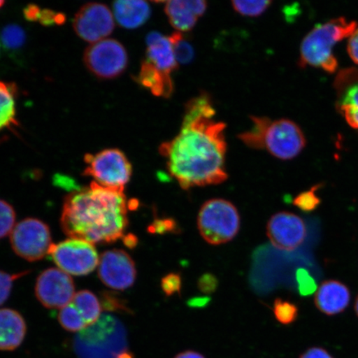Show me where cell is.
I'll return each mask as SVG.
<instances>
[{
    "mask_svg": "<svg viewBox=\"0 0 358 358\" xmlns=\"http://www.w3.org/2000/svg\"><path fill=\"white\" fill-rule=\"evenodd\" d=\"M215 115L211 97L201 93L187 103L180 131L159 146L169 173L182 189L220 185L228 178L226 124Z\"/></svg>",
    "mask_w": 358,
    "mask_h": 358,
    "instance_id": "cell-1",
    "label": "cell"
},
{
    "mask_svg": "<svg viewBox=\"0 0 358 358\" xmlns=\"http://www.w3.org/2000/svg\"><path fill=\"white\" fill-rule=\"evenodd\" d=\"M124 191L92 182L89 187L70 192L62 207V231L70 238L93 245L122 238L129 226V203Z\"/></svg>",
    "mask_w": 358,
    "mask_h": 358,
    "instance_id": "cell-2",
    "label": "cell"
},
{
    "mask_svg": "<svg viewBox=\"0 0 358 358\" xmlns=\"http://www.w3.org/2000/svg\"><path fill=\"white\" fill-rule=\"evenodd\" d=\"M250 120L252 128L238 138L252 149L266 150L277 159L289 160L301 154L306 145L302 129L292 120H273L266 116H252Z\"/></svg>",
    "mask_w": 358,
    "mask_h": 358,
    "instance_id": "cell-3",
    "label": "cell"
},
{
    "mask_svg": "<svg viewBox=\"0 0 358 358\" xmlns=\"http://www.w3.org/2000/svg\"><path fill=\"white\" fill-rule=\"evenodd\" d=\"M356 29L357 22L345 17L317 25L303 39L299 66L317 67L327 73H334L338 64L334 55V48L342 40L350 38Z\"/></svg>",
    "mask_w": 358,
    "mask_h": 358,
    "instance_id": "cell-4",
    "label": "cell"
},
{
    "mask_svg": "<svg viewBox=\"0 0 358 358\" xmlns=\"http://www.w3.org/2000/svg\"><path fill=\"white\" fill-rule=\"evenodd\" d=\"M74 347L80 358H118L127 351V331L116 317L103 315L76 336Z\"/></svg>",
    "mask_w": 358,
    "mask_h": 358,
    "instance_id": "cell-5",
    "label": "cell"
},
{
    "mask_svg": "<svg viewBox=\"0 0 358 358\" xmlns=\"http://www.w3.org/2000/svg\"><path fill=\"white\" fill-rule=\"evenodd\" d=\"M240 215L234 204L224 199H211L201 206L198 217L200 234L208 243H228L238 234Z\"/></svg>",
    "mask_w": 358,
    "mask_h": 358,
    "instance_id": "cell-6",
    "label": "cell"
},
{
    "mask_svg": "<svg viewBox=\"0 0 358 358\" xmlns=\"http://www.w3.org/2000/svg\"><path fill=\"white\" fill-rule=\"evenodd\" d=\"M87 166L83 176L92 177L97 185L112 189L124 190L131 180L132 165L122 150L108 149L84 157Z\"/></svg>",
    "mask_w": 358,
    "mask_h": 358,
    "instance_id": "cell-7",
    "label": "cell"
},
{
    "mask_svg": "<svg viewBox=\"0 0 358 358\" xmlns=\"http://www.w3.org/2000/svg\"><path fill=\"white\" fill-rule=\"evenodd\" d=\"M10 243L17 256L30 262H38L46 257L51 249V231L43 221L26 218L13 228Z\"/></svg>",
    "mask_w": 358,
    "mask_h": 358,
    "instance_id": "cell-8",
    "label": "cell"
},
{
    "mask_svg": "<svg viewBox=\"0 0 358 358\" xmlns=\"http://www.w3.org/2000/svg\"><path fill=\"white\" fill-rule=\"evenodd\" d=\"M48 255L58 268L69 275H89L99 265L95 246L88 241L70 238L52 244Z\"/></svg>",
    "mask_w": 358,
    "mask_h": 358,
    "instance_id": "cell-9",
    "label": "cell"
},
{
    "mask_svg": "<svg viewBox=\"0 0 358 358\" xmlns=\"http://www.w3.org/2000/svg\"><path fill=\"white\" fill-rule=\"evenodd\" d=\"M87 69L98 78H118L128 66V55L122 43L115 39H104L93 43L84 53Z\"/></svg>",
    "mask_w": 358,
    "mask_h": 358,
    "instance_id": "cell-10",
    "label": "cell"
},
{
    "mask_svg": "<svg viewBox=\"0 0 358 358\" xmlns=\"http://www.w3.org/2000/svg\"><path fill=\"white\" fill-rule=\"evenodd\" d=\"M73 29L84 41L96 43L106 39L113 32L114 15L105 4L87 3L76 13Z\"/></svg>",
    "mask_w": 358,
    "mask_h": 358,
    "instance_id": "cell-11",
    "label": "cell"
},
{
    "mask_svg": "<svg viewBox=\"0 0 358 358\" xmlns=\"http://www.w3.org/2000/svg\"><path fill=\"white\" fill-rule=\"evenodd\" d=\"M75 284L71 277L57 268H49L38 277L35 294L48 308H62L73 301Z\"/></svg>",
    "mask_w": 358,
    "mask_h": 358,
    "instance_id": "cell-12",
    "label": "cell"
},
{
    "mask_svg": "<svg viewBox=\"0 0 358 358\" xmlns=\"http://www.w3.org/2000/svg\"><path fill=\"white\" fill-rule=\"evenodd\" d=\"M136 263L123 250H110L103 253L98 265V275L109 288L124 290L131 287L136 280Z\"/></svg>",
    "mask_w": 358,
    "mask_h": 358,
    "instance_id": "cell-13",
    "label": "cell"
},
{
    "mask_svg": "<svg viewBox=\"0 0 358 358\" xmlns=\"http://www.w3.org/2000/svg\"><path fill=\"white\" fill-rule=\"evenodd\" d=\"M266 234L275 248L293 252L303 243L307 229L301 217L293 213L281 212L273 215L268 222Z\"/></svg>",
    "mask_w": 358,
    "mask_h": 358,
    "instance_id": "cell-14",
    "label": "cell"
},
{
    "mask_svg": "<svg viewBox=\"0 0 358 358\" xmlns=\"http://www.w3.org/2000/svg\"><path fill=\"white\" fill-rule=\"evenodd\" d=\"M207 8L208 3L203 0H173L165 2L164 11L177 32L185 33L194 28Z\"/></svg>",
    "mask_w": 358,
    "mask_h": 358,
    "instance_id": "cell-15",
    "label": "cell"
},
{
    "mask_svg": "<svg viewBox=\"0 0 358 358\" xmlns=\"http://www.w3.org/2000/svg\"><path fill=\"white\" fill-rule=\"evenodd\" d=\"M350 299V290L347 285L338 280H327L317 289L315 302L317 310L331 316L345 310Z\"/></svg>",
    "mask_w": 358,
    "mask_h": 358,
    "instance_id": "cell-16",
    "label": "cell"
},
{
    "mask_svg": "<svg viewBox=\"0 0 358 358\" xmlns=\"http://www.w3.org/2000/svg\"><path fill=\"white\" fill-rule=\"evenodd\" d=\"M27 325L19 312L10 308L0 310V351H13L24 342Z\"/></svg>",
    "mask_w": 358,
    "mask_h": 358,
    "instance_id": "cell-17",
    "label": "cell"
},
{
    "mask_svg": "<svg viewBox=\"0 0 358 358\" xmlns=\"http://www.w3.org/2000/svg\"><path fill=\"white\" fill-rule=\"evenodd\" d=\"M113 10L118 24L127 29L144 25L151 15L149 3L141 0H120L113 3Z\"/></svg>",
    "mask_w": 358,
    "mask_h": 358,
    "instance_id": "cell-18",
    "label": "cell"
},
{
    "mask_svg": "<svg viewBox=\"0 0 358 358\" xmlns=\"http://www.w3.org/2000/svg\"><path fill=\"white\" fill-rule=\"evenodd\" d=\"M137 80L141 86L149 89L155 96L169 98L173 93L172 76L157 69L145 59L142 62Z\"/></svg>",
    "mask_w": 358,
    "mask_h": 358,
    "instance_id": "cell-19",
    "label": "cell"
},
{
    "mask_svg": "<svg viewBox=\"0 0 358 358\" xmlns=\"http://www.w3.org/2000/svg\"><path fill=\"white\" fill-rule=\"evenodd\" d=\"M71 303L78 308L87 328L95 324L101 317V303L99 299L91 291L80 290L76 293Z\"/></svg>",
    "mask_w": 358,
    "mask_h": 358,
    "instance_id": "cell-20",
    "label": "cell"
},
{
    "mask_svg": "<svg viewBox=\"0 0 358 358\" xmlns=\"http://www.w3.org/2000/svg\"><path fill=\"white\" fill-rule=\"evenodd\" d=\"M16 87L0 82V131L16 125Z\"/></svg>",
    "mask_w": 358,
    "mask_h": 358,
    "instance_id": "cell-21",
    "label": "cell"
},
{
    "mask_svg": "<svg viewBox=\"0 0 358 358\" xmlns=\"http://www.w3.org/2000/svg\"><path fill=\"white\" fill-rule=\"evenodd\" d=\"M338 109L348 124L358 129V83L347 88L338 102Z\"/></svg>",
    "mask_w": 358,
    "mask_h": 358,
    "instance_id": "cell-22",
    "label": "cell"
},
{
    "mask_svg": "<svg viewBox=\"0 0 358 358\" xmlns=\"http://www.w3.org/2000/svg\"><path fill=\"white\" fill-rule=\"evenodd\" d=\"M58 321L62 328L69 332L79 333L87 328L78 308L71 302L61 308L59 315H58Z\"/></svg>",
    "mask_w": 358,
    "mask_h": 358,
    "instance_id": "cell-23",
    "label": "cell"
},
{
    "mask_svg": "<svg viewBox=\"0 0 358 358\" xmlns=\"http://www.w3.org/2000/svg\"><path fill=\"white\" fill-rule=\"evenodd\" d=\"M0 41L6 50L10 52L20 51L26 42V34L20 25H7L2 30Z\"/></svg>",
    "mask_w": 358,
    "mask_h": 358,
    "instance_id": "cell-24",
    "label": "cell"
},
{
    "mask_svg": "<svg viewBox=\"0 0 358 358\" xmlns=\"http://www.w3.org/2000/svg\"><path fill=\"white\" fill-rule=\"evenodd\" d=\"M171 41L174 55L178 64H189L194 58V52L192 45L187 41L182 33H173L169 37Z\"/></svg>",
    "mask_w": 358,
    "mask_h": 358,
    "instance_id": "cell-25",
    "label": "cell"
},
{
    "mask_svg": "<svg viewBox=\"0 0 358 358\" xmlns=\"http://www.w3.org/2000/svg\"><path fill=\"white\" fill-rule=\"evenodd\" d=\"M275 319L284 325H289L297 320L299 308L294 303L277 299L274 303Z\"/></svg>",
    "mask_w": 358,
    "mask_h": 358,
    "instance_id": "cell-26",
    "label": "cell"
},
{
    "mask_svg": "<svg viewBox=\"0 0 358 358\" xmlns=\"http://www.w3.org/2000/svg\"><path fill=\"white\" fill-rule=\"evenodd\" d=\"M321 187V185H317L313 186L310 190L299 194L293 201L295 207L306 213L315 211L321 203V199L316 194V192Z\"/></svg>",
    "mask_w": 358,
    "mask_h": 358,
    "instance_id": "cell-27",
    "label": "cell"
},
{
    "mask_svg": "<svg viewBox=\"0 0 358 358\" xmlns=\"http://www.w3.org/2000/svg\"><path fill=\"white\" fill-rule=\"evenodd\" d=\"M16 213L12 205L0 199V240L11 234L15 227Z\"/></svg>",
    "mask_w": 358,
    "mask_h": 358,
    "instance_id": "cell-28",
    "label": "cell"
},
{
    "mask_svg": "<svg viewBox=\"0 0 358 358\" xmlns=\"http://www.w3.org/2000/svg\"><path fill=\"white\" fill-rule=\"evenodd\" d=\"M271 1H232L234 10L245 17H258L265 13Z\"/></svg>",
    "mask_w": 358,
    "mask_h": 358,
    "instance_id": "cell-29",
    "label": "cell"
},
{
    "mask_svg": "<svg viewBox=\"0 0 358 358\" xmlns=\"http://www.w3.org/2000/svg\"><path fill=\"white\" fill-rule=\"evenodd\" d=\"M28 274V271L20 272L19 274L10 275L0 271V306L8 301L11 294L13 282Z\"/></svg>",
    "mask_w": 358,
    "mask_h": 358,
    "instance_id": "cell-30",
    "label": "cell"
},
{
    "mask_svg": "<svg viewBox=\"0 0 358 358\" xmlns=\"http://www.w3.org/2000/svg\"><path fill=\"white\" fill-rule=\"evenodd\" d=\"M299 292L303 296H308L315 292L317 285L313 277L306 268H299L296 272Z\"/></svg>",
    "mask_w": 358,
    "mask_h": 358,
    "instance_id": "cell-31",
    "label": "cell"
},
{
    "mask_svg": "<svg viewBox=\"0 0 358 358\" xmlns=\"http://www.w3.org/2000/svg\"><path fill=\"white\" fill-rule=\"evenodd\" d=\"M161 288L167 296L180 293L182 288L181 275L178 273H170V274L165 275L161 280Z\"/></svg>",
    "mask_w": 358,
    "mask_h": 358,
    "instance_id": "cell-32",
    "label": "cell"
},
{
    "mask_svg": "<svg viewBox=\"0 0 358 358\" xmlns=\"http://www.w3.org/2000/svg\"><path fill=\"white\" fill-rule=\"evenodd\" d=\"M152 234H173L178 231V224L172 218L155 219V222L148 228Z\"/></svg>",
    "mask_w": 358,
    "mask_h": 358,
    "instance_id": "cell-33",
    "label": "cell"
},
{
    "mask_svg": "<svg viewBox=\"0 0 358 358\" xmlns=\"http://www.w3.org/2000/svg\"><path fill=\"white\" fill-rule=\"evenodd\" d=\"M101 306L108 311H129L128 307L125 306V303L122 299L115 297L113 294L110 293L103 294Z\"/></svg>",
    "mask_w": 358,
    "mask_h": 358,
    "instance_id": "cell-34",
    "label": "cell"
},
{
    "mask_svg": "<svg viewBox=\"0 0 358 358\" xmlns=\"http://www.w3.org/2000/svg\"><path fill=\"white\" fill-rule=\"evenodd\" d=\"M65 20V15H62V13L49 10H42L38 22H41L44 26L61 25L64 24Z\"/></svg>",
    "mask_w": 358,
    "mask_h": 358,
    "instance_id": "cell-35",
    "label": "cell"
},
{
    "mask_svg": "<svg viewBox=\"0 0 358 358\" xmlns=\"http://www.w3.org/2000/svg\"><path fill=\"white\" fill-rule=\"evenodd\" d=\"M199 289L203 293H213L217 288L218 280L212 274H204L199 280Z\"/></svg>",
    "mask_w": 358,
    "mask_h": 358,
    "instance_id": "cell-36",
    "label": "cell"
},
{
    "mask_svg": "<svg viewBox=\"0 0 358 358\" xmlns=\"http://www.w3.org/2000/svg\"><path fill=\"white\" fill-rule=\"evenodd\" d=\"M348 52L351 59L358 65V29L355 31L349 38L348 43Z\"/></svg>",
    "mask_w": 358,
    "mask_h": 358,
    "instance_id": "cell-37",
    "label": "cell"
},
{
    "mask_svg": "<svg viewBox=\"0 0 358 358\" xmlns=\"http://www.w3.org/2000/svg\"><path fill=\"white\" fill-rule=\"evenodd\" d=\"M299 358H334L324 348H311L304 352Z\"/></svg>",
    "mask_w": 358,
    "mask_h": 358,
    "instance_id": "cell-38",
    "label": "cell"
},
{
    "mask_svg": "<svg viewBox=\"0 0 358 358\" xmlns=\"http://www.w3.org/2000/svg\"><path fill=\"white\" fill-rule=\"evenodd\" d=\"M42 10L35 4H29L24 10V15L27 20L31 22L38 21L41 15Z\"/></svg>",
    "mask_w": 358,
    "mask_h": 358,
    "instance_id": "cell-39",
    "label": "cell"
},
{
    "mask_svg": "<svg viewBox=\"0 0 358 358\" xmlns=\"http://www.w3.org/2000/svg\"><path fill=\"white\" fill-rule=\"evenodd\" d=\"M173 358H205V357L201 355V353L195 351H185L178 353V355Z\"/></svg>",
    "mask_w": 358,
    "mask_h": 358,
    "instance_id": "cell-40",
    "label": "cell"
},
{
    "mask_svg": "<svg viewBox=\"0 0 358 358\" xmlns=\"http://www.w3.org/2000/svg\"><path fill=\"white\" fill-rule=\"evenodd\" d=\"M124 241V244L127 245L128 246V248H136V246L138 243L137 237L132 234H129L127 236H125Z\"/></svg>",
    "mask_w": 358,
    "mask_h": 358,
    "instance_id": "cell-41",
    "label": "cell"
},
{
    "mask_svg": "<svg viewBox=\"0 0 358 358\" xmlns=\"http://www.w3.org/2000/svg\"><path fill=\"white\" fill-rule=\"evenodd\" d=\"M118 358H134L132 353L129 351L124 352L120 355Z\"/></svg>",
    "mask_w": 358,
    "mask_h": 358,
    "instance_id": "cell-42",
    "label": "cell"
},
{
    "mask_svg": "<svg viewBox=\"0 0 358 358\" xmlns=\"http://www.w3.org/2000/svg\"><path fill=\"white\" fill-rule=\"evenodd\" d=\"M355 308V311H356L357 315L358 316V296L356 299Z\"/></svg>",
    "mask_w": 358,
    "mask_h": 358,
    "instance_id": "cell-43",
    "label": "cell"
},
{
    "mask_svg": "<svg viewBox=\"0 0 358 358\" xmlns=\"http://www.w3.org/2000/svg\"><path fill=\"white\" fill-rule=\"evenodd\" d=\"M4 3H6V2L3 1V0H0V8L3 6Z\"/></svg>",
    "mask_w": 358,
    "mask_h": 358,
    "instance_id": "cell-44",
    "label": "cell"
},
{
    "mask_svg": "<svg viewBox=\"0 0 358 358\" xmlns=\"http://www.w3.org/2000/svg\"><path fill=\"white\" fill-rule=\"evenodd\" d=\"M0 50H1V41H0ZM0 55H1V51H0Z\"/></svg>",
    "mask_w": 358,
    "mask_h": 358,
    "instance_id": "cell-45",
    "label": "cell"
}]
</instances>
